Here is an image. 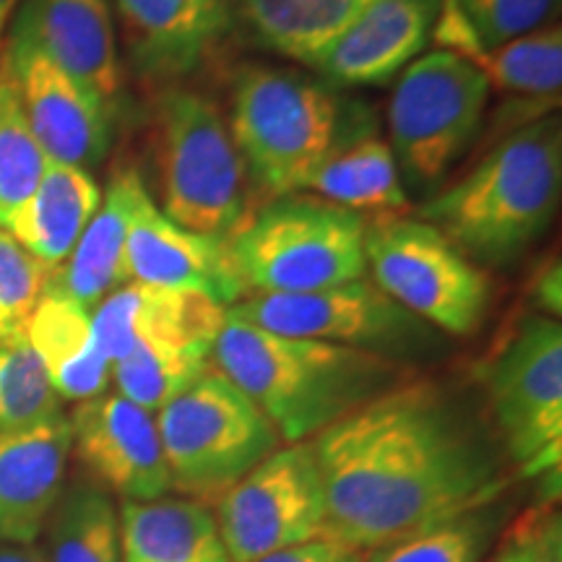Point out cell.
Wrapping results in <instances>:
<instances>
[{
    "label": "cell",
    "instance_id": "cell-1",
    "mask_svg": "<svg viewBox=\"0 0 562 562\" xmlns=\"http://www.w3.org/2000/svg\"><path fill=\"white\" fill-rule=\"evenodd\" d=\"M323 537L370 552L422 526L505 497L501 442L451 391L406 378L311 440Z\"/></svg>",
    "mask_w": 562,
    "mask_h": 562
},
{
    "label": "cell",
    "instance_id": "cell-2",
    "mask_svg": "<svg viewBox=\"0 0 562 562\" xmlns=\"http://www.w3.org/2000/svg\"><path fill=\"white\" fill-rule=\"evenodd\" d=\"M222 370L266 414L284 446L307 442L406 378V364L315 339L279 336L224 321L211 351Z\"/></svg>",
    "mask_w": 562,
    "mask_h": 562
},
{
    "label": "cell",
    "instance_id": "cell-3",
    "mask_svg": "<svg viewBox=\"0 0 562 562\" xmlns=\"http://www.w3.org/2000/svg\"><path fill=\"white\" fill-rule=\"evenodd\" d=\"M562 191V128L544 115L513 131L456 186L422 203L469 261L508 266L550 229Z\"/></svg>",
    "mask_w": 562,
    "mask_h": 562
},
{
    "label": "cell",
    "instance_id": "cell-4",
    "mask_svg": "<svg viewBox=\"0 0 562 562\" xmlns=\"http://www.w3.org/2000/svg\"><path fill=\"white\" fill-rule=\"evenodd\" d=\"M227 307L199 292L161 290L128 281L91 313L97 347L115 389L157 414L211 364Z\"/></svg>",
    "mask_w": 562,
    "mask_h": 562
},
{
    "label": "cell",
    "instance_id": "cell-5",
    "mask_svg": "<svg viewBox=\"0 0 562 562\" xmlns=\"http://www.w3.org/2000/svg\"><path fill=\"white\" fill-rule=\"evenodd\" d=\"M339 100L321 81L273 66L237 70L227 125L245 170L266 193L307 191L339 140Z\"/></svg>",
    "mask_w": 562,
    "mask_h": 562
},
{
    "label": "cell",
    "instance_id": "cell-6",
    "mask_svg": "<svg viewBox=\"0 0 562 562\" xmlns=\"http://www.w3.org/2000/svg\"><path fill=\"white\" fill-rule=\"evenodd\" d=\"M364 229L355 211L318 195H281L227 240L245 294H292L362 279Z\"/></svg>",
    "mask_w": 562,
    "mask_h": 562
},
{
    "label": "cell",
    "instance_id": "cell-7",
    "mask_svg": "<svg viewBox=\"0 0 562 562\" xmlns=\"http://www.w3.org/2000/svg\"><path fill=\"white\" fill-rule=\"evenodd\" d=\"M170 490L214 505L284 446L266 414L214 364L157 412Z\"/></svg>",
    "mask_w": 562,
    "mask_h": 562
},
{
    "label": "cell",
    "instance_id": "cell-8",
    "mask_svg": "<svg viewBox=\"0 0 562 562\" xmlns=\"http://www.w3.org/2000/svg\"><path fill=\"white\" fill-rule=\"evenodd\" d=\"M161 211L195 235L229 240L248 222V170L220 108L167 87L157 102Z\"/></svg>",
    "mask_w": 562,
    "mask_h": 562
},
{
    "label": "cell",
    "instance_id": "cell-9",
    "mask_svg": "<svg viewBox=\"0 0 562 562\" xmlns=\"http://www.w3.org/2000/svg\"><path fill=\"white\" fill-rule=\"evenodd\" d=\"M505 459L524 476L560 472L562 328L542 313L524 315L476 370Z\"/></svg>",
    "mask_w": 562,
    "mask_h": 562
},
{
    "label": "cell",
    "instance_id": "cell-10",
    "mask_svg": "<svg viewBox=\"0 0 562 562\" xmlns=\"http://www.w3.org/2000/svg\"><path fill=\"white\" fill-rule=\"evenodd\" d=\"M372 281L427 326L469 336L490 307V277L417 216H381L364 229Z\"/></svg>",
    "mask_w": 562,
    "mask_h": 562
},
{
    "label": "cell",
    "instance_id": "cell-11",
    "mask_svg": "<svg viewBox=\"0 0 562 562\" xmlns=\"http://www.w3.org/2000/svg\"><path fill=\"white\" fill-rule=\"evenodd\" d=\"M235 321L294 339L372 351L406 364L438 347V334L393 302L375 281L355 279L292 294H248L227 307Z\"/></svg>",
    "mask_w": 562,
    "mask_h": 562
},
{
    "label": "cell",
    "instance_id": "cell-12",
    "mask_svg": "<svg viewBox=\"0 0 562 562\" xmlns=\"http://www.w3.org/2000/svg\"><path fill=\"white\" fill-rule=\"evenodd\" d=\"M490 91L474 63L448 50L419 55L404 68L389 104V131L398 170L414 186H435L469 149Z\"/></svg>",
    "mask_w": 562,
    "mask_h": 562
},
{
    "label": "cell",
    "instance_id": "cell-13",
    "mask_svg": "<svg viewBox=\"0 0 562 562\" xmlns=\"http://www.w3.org/2000/svg\"><path fill=\"white\" fill-rule=\"evenodd\" d=\"M211 510L235 562H258L323 537L326 503L311 440L277 448Z\"/></svg>",
    "mask_w": 562,
    "mask_h": 562
},
{
    "label": "cell",
    "instance_id": "cell-14",
    "mask_svg": "<svg viewBox=\"0 0 562 562\" xmlns=\"http://www.w3.org/2000/svg\"><path fill=\"white\" fill-rule=\"evenodd\" d=\"M0 55L9 63L26 123L45 157L81 170L100 165L110 149L115 112L24 34L11 30Z\"/></svg>",
    "mask_w": 562,
    "mask_h": 562
},
{
    "label": "cell",
    "instance_id": "cell-15",
    "mask_svg": "<svg viewBox=\"0 0 562 562\" xmlns=\"http://www.w3.org/2000/svg\"><path fill=\"white\" fill-rule=\"evenodd\" d=\"M70 453L91 482L121 501H157L170 495L165 453L151 412L121 393H100L68 417Z\"/></svg>",
    "mask_w": 562,
    "mask_h": 562
},
{
    "label": "cell",
    "instance_id": "cell-16",
    "mask_svg": "<svg viewBox=\"0 0 562 562\" xmlns=\"http://www.w3.org/2000/svg\"><path fill=\"white\" fill-rule=\"evenodd\" d=\"M128 281L161 290L199 292L232 307L245 297V286L232 263L227 240L195 235L165 216L146 186L138 188L125 237Z\"/></svg>",
    "mask_w": 562,
    "mask_h": 562
},
{
    "label": "cell",
    "instance_id": "cell-17",
    "mask_svg": "<svg viewBox=\"0 0 562 562\" xmlns=\"http://www.w3.org/2000/svg\"><path fill=\"white\" fill-rule=\"evenodd\" d=\"M11 30L115 112L123 68L110 0H24Z\"/></svg>",
    "mask_w": 562,
    "mask_h": 562
},
{
    "label": "cell",
    "instance_id": "cell-18",
    "mask_svg": "<svg viewBox=\"0 0 562 562\" xmlns=\"http://www.w3.org/2000/svg\"><path fill=\"white\" fill-rule=\"evenodd\" d=\"M442 0H372L311 68L344 87H381L430 45Z\"/></svg>",
    "mask_w": 562,
    "mask_h": 562
},
{
    "label": "cell",
    "instance_id": "cell-19",
    "mask_svg": "<svg viewBox=\"0 0 562 562\" xmlns=\"http://www.w3.org/2000/svg\"><path fill=\"white\" fill-rule=\"evenodd\" d=\"M128 58L146 79H180L220 45L229 0H115Z\"/></svg>",
    "mask_w": 562,
    "mask_h": 562
},
{
    "label": "cell",
    "instance_id": "cell-20",
    "mask_svg": "<svg viewBox=\"0 0 562 562\" xmlns=\"http://www.w3.org/2000/svg\"><path fill=\"white\" fill-rule=\"evenodd\" d=\"M70 459L66 414L30 430L0 432V542L37 544Z\"/></svg>",
    "mask_w": 562,
    "mask_h": 562
},
{
    "label": "cell",
    "instance_id": "cell-21",
    "mask_svg": "<svg viewBox=\"0 0 562 562\" xmlns=\"http://www.w3.org/2000/svg\"><path fill=\"white\" fill-rule=\"evenodd\" d=\"M24 336L60 398L81 404L108 391L110 362L97 347L91 311L70 300L55 279L34 305Z\"/></svg>",
    "mask_w": 562,
    "mask_h": 562
},
{
    "label": "cell",
    "instance_id": "cell-22",
    "mask_svg": "<svg viewBox=\"0 0 562 562\" xmlns=\"http://www.w3.org/2000/svg\"><path fill=\"white\" fill-rule=\"evenodd\" d=\"M123 562H235L211 505L191 497L121 503Z\"/></svg>",
    "mask_w": 562,
    "mask_h": 562
},
{
    "label": "cell",
    "instance_id": "cell-23",
    "mask_svg": "<svg viewBox=\"0 0 562 562\" xmlns=\"http://www.w3.org/2000/svg\"><path fill=\"white\" fill-rule=\"evenodd\" d=\"M140 186L144 180L136 170L112 175L108 193L102 195L100 209L81 232L76 248L70 250L66 269L53 273L55 284L87 311H94L110 292L128 284L125 237H128L131 209Z\"/></svg>",
    "mask_w": 562,
    "mask_h": 562
},
{
    "label": "cell",
    "instance_id": "cell-24",
    "mask_svg": "<svg viewBox=\"0 0 562 562\" xmlns=\"http://www.w3.org/2000/svg\"><path fill=\"white\" fill-rule=\"evenodd\" d=\"M100 203L102 191L87 170L47 161L40 186L13 214L5 232H11L42 263L58 269L76 248Z\"/></svg>",
    "mask_w": 562,
    "mask_h": 562
},
{
    "label": "cell",
    "instance_id": "cell-25",
    "mask_svg": "<svg viewBox=\"0 0 562 562\" xmlns=\"http://www.w3.org/2000/svg\"><path fill=\"white\" fill-rule=\"evenodd\" d=\"M307 191L360 216L375 214L378 220L402 214L409 206L391 144L375 133L336 140L331 154L313 172Z\"/></svg>",
    "mask_w": 562,
    "mask_h": 562
},
{
    "label": "cell",
    "instance_id": "cell-26",
    "mask_svg": "<svg viewBox=\"0 0 562 562\" xmlns=\"http://www.w3.org/2000/svg\"><path fill=\"white\" fill-rule=\"evenodd\" d=\"M372 0H237L252 37L269 50L313 66Z\"/></svg>",
    "mask_w": 562,
    "mask_h": 562
},
{
    "label": "cell",
    "instance_id": "cell-27",
    "mask_svg": "<svg viewBox=\"0 0 562 562\" xmlns=\"http://www.w3.org/2000/svg\"><path fill=\"white\" fill-rule=\"evenodd\" d=\"M40 537L45 562H123L121 508L91 480L66 482Z\"/></svg>",
    "mask_w": 562,
    "mask_h": 562
},
{
    "label": "cell",
    "instance_id": "cell-28",
    "mask_svg": "<svg viewBox=\"0 0 562 562\" xmlns=\"http://www.w3.org/2000/svg\"><path fill=\"white\" fill-rule=\"evenodd\" d=\"M501 501L391 539L364 552V562H482L503 529L505 510Z\"/></svg>",
    "mask_w": 562,
    "mask_h": 562
},
{
    "label": "cell",
    "instance_id": "cell-29",
    "mask_svg": "<svg viewBox=\"0 0 562 562\" xmlns=\"http://www.w3.org/2000/svg\"><path fill=\"white\" fill-rule=\"evenodd\" d=\"M487 79L490 89L521 100L542 102L544 110H552V102L560 100L562 87V34L560 26L526 34L510 40L495 50H484L472 60Z\"/></svg>",
    "mask_w": 562,
    "mask_h": 562
},
{
    "label": "cell",
    "instance_id": "cell-30",
    "mask_svg": "<svg viewBox=\"0 0 562 562\" xmlns=\"http://www.w3.org/2000/svg\"><path fill=\"white\" fill-rule=\"evenodd\" d=\"M47 161L26 123L9 63L0 55V229L9 227L13 214L40 186Z\"/></svg>",
    "mask_w": 562,
    "mask_h": 562
},
{
    "label": "cell",
    "instance_id": "cell-31",
    "mask_svg": "<svg viewBox=\"0 0 562 562\" xmlns=\"http://www.w3.org/2000/svg\"><path fill=\"white\" fill-rule=\"evenodd\" d=\"M60 402L26 336L0 341V432L30 430L60 417Z\"/></svg>",
    "mask_w": 562,
    "mask_h": 562
},
{
    "label": "cell",
    "instance_id": "cell-32",
    "mask_svg": "<svg viewBox=\"0 0 562 562\" xmlns=\"http://www.w3.org/2000/svg\"><path fill=\"white\" fill-rule=\"evenodd\" d=\"M442 9L461 21L480 53H484L550 26L558 16L560 0H442Z\"/></svg>",
    "mask_w": 562,
    "mask_h": 562
},
{
    "label": "cell",
    "instance_id": "cell-33",
    "mask_svg": "<svg viewBox=\"0 0 562 562\" xmlns=\"http://www.w3.org/2000/svg\"><path fill=\"white\" fill-rule=\"evenodd\" d=\"M50 266L34 258L11 232L0 229V341L24 334L26 321L53 279Z\"/></svg>",
    "mask_w": 562,
    "mask_h": 562
},
{
    "label": "cell",
    "instance_id": "cell-34",
    "mask_svg": "<svg viewBox=\"0 0 562 562\" xmlns=\"http://www.w3.org/2000/svg\"><path fill=\"white\" fill-rule=\"evenodd\" d=\"M503 562H562V521L552 505L529 510L513 526L501 550Z\"/></svg>",
    "mask_w": 562,
    "mask_h": 562
},
{
    "label": "cell",
    "instance_id": "cell-35",
    "mask_svg": "<svg viewBox=\"0 0 562 562\" xmlns=\"http://www.w3.org/2000/svg\"><path fill=\"white\" fill-rule=\"evenodd\" d=\"M258 562H364V552L351 550V547L334 542V539L318 537L273 552Z\"/></svg>",
    "mask_w": 562,
    "mask_h": 562
},
{
    "label": "cell",
    "instance_id": "cell-36",
    "mask_svg": "<svg viewBox=\"0 0 562 562\" xmlns=\"http://www.w3.org/2000/svg\"><path fill=\"white\" fill-rule=\"evenodd\" d=\"M531 302L539 307V313L547 318H560L562 311V277H560V263L554 261L547 269L539 271V277L531 284Z\"/></svg>",
    "mask_w": 562,
    "mask_h": 562
},
{
    "label": "cell",
    "instance_id": "cell-37",
    "mask_svg": "<svg viewBox=\"0 0 562 562\" xmlns=\"http://www.w3.org/2000/svg\"><path fill=\"white\" fill-rule=\"evenodd\" d=\"M0 562H45L37 544L0 542Z\"/></svg>",
    "mask_w": 562,
    "mask_h": 562
},
{
    "label": "cell",
    "instance_id": "cell-38",
    "mask_svg": "<svg viewBox=\"0 0 562 562\" xmlns=\"http://www.w3.org/2000/svg\"><path fill=\"white\" fill-rule=\"evenodd\" d=\"M19 0H0V50H3V34H5V26H9V21L13 16V11H16Z\"/></svg>",
    "mask_w": 562,
    "mask_h": 562
},
{
    "label": "cell",
    "instance_id": "cell-39",
    "mask_svg": "<svg viewBox=\"0 0 562 562\" xmlns=\"http://www.w3.org/2000/svg\"><path fill=\"white\" fill-rule=\"evenodd\" d=\"M492 562H503V558H501V552H497V554H495V560H492Z\"/></svg>",
    "mask_w": 562,
    "mask_h": 562
}]
</instances>
